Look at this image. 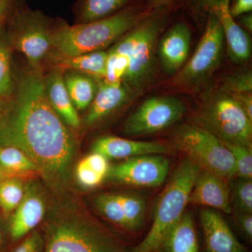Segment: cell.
<instances>
[{
  "label": "cell",
  "instance_id": "cell-36",
  "mask_svg": "<svg viewBox=\"0 0 252 252\" xmlns=\"http://www.w3.org/2000/svg\"><path fill=\"white\" fill-rule=\"evenodd\" d=\"M211 1L212 0H187L192 14L195 17L205 18V21Z\"/></svg>",
  "mask_w": 252,
  "mask_h": 252
},
{
  "label": "cell",
  "instance_id": "cell-7",
  "mask_svg": "<svg viewBox=\"0 0 252 252\" xmlns=\"http://www.w3.org/2000/svg\"><path fill=\"white\" fill-rule=\"evenodd\" d=\"M221 25L209 10L205 29L193 56L172 76L169 86L175 90L195 91L205 85L220 65L224 49Z\"/></svg>",
  "mask_w": 252,
  "mask_h": 252
},
{
  "label": "cell",
  "instance_id": "cell-6",
  "mask_svg": "<svg viewBox=\"0 0 252 252\" xmlns=\"http://www.w3.org/2000/svg\"><path fill=\"white\" fill-rule=\"evenodd\" d=\"M192 124L211 132L223 143L252 145V121L230 94H207Z\"/></svg>",
  "mask_w": 252,
  "mask_h": 252
},
{
  "label": "cell",
  "instance_id": "cell-14",
  "mask_svg": "<svg viewBox=\"0 0 252 252\" xmlns=\"http://www.w3.org/2000/svg\"><path fill=\"white\" fill-rule=\"evenodd\" d=\"M190 28L185 21L175 23L162 35L158 52L164 71L175 75L187 63L190 46Z\"/></svg>",
  "mask_w": 252,
  "mask_h": 252
},
{
  "label": "cell",
  "instance_id": "cell-15",
  "mask_svg": "<svg viewBox=\"0 0 252 252\" xmlns=\"http://www.w3.org/2000/svg\"><path fill=\"white\" fill-rule=\"evenodd\" d=\"M230 1L212 0L210 9L217 15L221 25L230 61L241 64L248 61L251 56L252 41L248 32L240 28L230 14Z\"/></svg>",
  "mask_w": 252,
  "mask_h": 252
},
{
  "label": "cell",
  "instance_id": "cell-27",
  "mask_svg": "<svg viewBox=\"0 0 252 252\" xmlns=\"http://www.w3.org/2000/svg\"><path fill=\"white\" fill-rule=\"evenodd\" d=\"M127 224L128 233H135L143 226L146 211V200L135 193H118Z\"/></svg>",
  "mask_w": 252,
  "mask_h": 252
},
{
  "label": "cell",
  "instance_id": "cell-43",
  "mask_svg": "<svg viewBox=\"0 0 252 252\" xmlns=\"http://www.w3.org/2000/svg\"><path fill=\"white\" fill-rule=\"evenodd\" d=\"M5 100H6V99H3L2 97H0V111L4 109L5 105H6V102Z\"/></svg>",
  "mask_w": 252,
  "mask_h": 252
},
{
  "label": "cell",
  "instance_id": "cell-44",
  "mask_svg": "<svg viewBox=\"0 0 252 252\" xmlns=\"http://www.w3.org/2000/svg\"><path fill=\"white\" fill-rule=\"evenodd\" d=\"M3 243V238L2 235H1V230H0V246L2 245Z\"/></svg>",
  "mask_w": 252,
  "mask_h": 252
},
{
  "label": "cell",
  "instance_id": "cell-2",
  "mask_svg": "<svg viewBox=\"0 0 252 252\" xmlns=\"http://www.w3.org/2000/svg\"><path fill=\"white\" fill-rule=\"evenodd\" d=\"M152 11L145 3L135 2L109 17L56 28L51 34L52 49L64 56L104 51Z\"/></svg>",
  "mask_w": 252,
  "mask_h": 252
},
{
  "label": "cell",
  "instance_id": "cell-42",
  "mask_svg": "<svg viewBox=\"0 0 252 252\" xmlns=\"http://www.w3.org/2000/svg\"><path fill=\"white\" fill-rule=\"evenodd\" d=\"M10 177H22L21 176L16 175L12 172L8 171L7 170L4 169V167L0 165V182L6 179L10 178Z\"/></svg>",
  "mask_w": 252,
  "mask_h": 252
},
{
  "label": "cell",
  "instance_id": "cell-30",
  "mask_svg": "<svg viewBox=\"0 0 252 252\" xmlns=\"http://www.w3.org/2000/svg\"><path fill=\"white\" fill-rule=\"evenodd\" d=\"M230 187L232 212L252 213V179L238 178Z\"/></svg>",
  "mask_w": 252,
  "mask_h": 252
},
{
  "label": "cell",
  "instance_id": "cell-28",
  "mask_svg": "<svg viewBox=\"0 0 252 252\" xmlns=\"http://www.w3.org/2000/svg\"><path fill=\"white\" fill-rule=\"evenodd\" d=\"M94 205L104 218L121 229L127 232L125 217L118 193L100 194L94 199Z\"/></svg>",
  "mask_w": 252,
  "mask_h": 252
},
{
  "label": "cell",
  "instance_id": "cell-41",
  "mask_svg": "<svg viewBox=\"0 0 252 252\" xmlns=\"http://www.w3.org/2000/svg\"><path fill=\"white\" fill-rule=\"evenodd\" d=\"M16 0H0V21L9 14L13 9Z\"/></svg>",
  "mask_w": 252,
  "mask_h": 252
},
{
  "label": "cell",
  "instance_id": "cell-8",
  "mask_svg": "<svg viewBox=\"0 0 252 252\" xmlns=\"http://www.w3.org/2000/svg\"><path fill=\"white\" fill-rule=\"evenodd\" d=\"M176 148L187 155L201 170L226 180L235 177V162L229 149L211 132L188 124L179 127L172 137Z\"/></svg>",
  "mask_w": 252,
  "mask_h": 252
},
{
  "label": "cell",
  "instance_id": "cell-12",
  "mask_svg": "<svg viewBox=\"0 0 252 252\" xmlns=\"http://www.w3.org/2000/svg\"><path fill=\"white\" fill-rule=\"evenodd\" d=\"M189 203L231 214L230 187L226 179L200 170L194 182Z\"/></svg>",
  "mask_w": 252,
  "mask_h": 252
},
{
  "label": "cell",
  "instance_id": "cell-10",
  "mask_svg": "<svg viewBox=\"0 0 252 252\" xmlns=\"http://www.w3.org/2000/svg\"><path fill=\"white\" fill-rule=\"evenodd\" d=\"M186 111L183 102L175 97H150L127 118L124 124V134L137 137L160 132L179 122Z\"/></svg>",
  "mask_w": 252,
  "mask_h": 252
},
{
  "label": "cell",
  "instance_id": "cell-13",
  "mask_svg": "<svg viewBox=\"0 0 252 252\" xmlns=\"http://www.w3.org/2000/svg\"><path fill=\"white\" fill-rule=\"evenodd\" d=\"M45 210V201L39 188L32 184L26 185L24 196L10 220L11 240L20 241L34 230L44 219Z\"/></svg>",
  "mask_w": 252,
  "mask_h": 252
},
{
  "label": "cell",
  "instance_id": "cell-29",
  "mask_svg": "<svg viewBox=\"0 0 252 252\" xmlns=\"http://www.w3.org/2000/svg\"><path fill=\"white\" fill-rule=\"evenodd\" d=\"M23 177H10L0 182V209L5 215L16 210L24 196L26 185Z\"/></svg>",
  "mask_w": 252,
  "mask_h": 252
},
{
  "label": "cell",
  "instance_id": "cell-22",
  "mask_svg": "<svg viewBox=\"0 0 252 252\" xmlns=\"http://www.w3.org/2000/svg\"><path fill=\"white\" fill-rule=\"evenodd\" d=\"M63 76L66 89L76 109L84 110L90 107L97 89L94 78L71 70H67Z\"/></svg>",
  "mask_w": 252,
  "mask_h": 252
},
{
  "label": "cell",
  "instance_id": "cell-26",
  "mask_svg": "<svg viewBox=\"0 0 252 252\" xmlns=\"http://www.w3.org/2000/svg\"><path fill=\"white\" fill-rule=\"evenodd\" d=\"M5 18L0 21V97L6 99L14 93L15 84L11 71L10 41L3 23Z\"/></svg>",
  "mask_w": 252,
  "mask_h": 252
},
{
  "label": "cell",
  "instance_id": "cell-20",
  "mask_svg": "<svg viewBox=\"0 0 252 252\" xmlns=\"http://www.w3.org/2000/svg\"><path fill=\"white\" fill-rule=\"evenodd\" d=\"M153 252H199L196 228L189 212L185 211L162 237Z\"/></svg>",
  "mask_w": 252,
  "mask_h": 252
},
{
  "label": "cell",
  "instance_id": "cell-25",
  "mask_svg": "<svg viewBox=\"0 0 252 252\" xmlns=\"http://www.w3.org/2000/svg\"><path fill=\"white\" fill-rule=\"evenodd\" d=\"M0 165L21 177L39 173L35 164L24 152L13 146H0Z\"/></svg>",
  "mask_w": 252,
  "mask_h": 252
},
{
  "label": "cell",
  "instance_id": "cell-16",
  "mask_svg": "<svg viewBox=\"0 0 252 252\" xmlns=\"http://www.w3.org/2000/svg\"><path fill=\"white\" fill-rule=\"evenodd\" d=\"M200 217L206 252H248L218 212L203 209Z\"/></svg>",
  "mask_w": 252,
  "mask_h": 252
},
{
  "label": "cell",
  "instance_id": "cell-35",
  "mask_svg": "<svg viewBox=\"0 0 252 252\" xmlns=\"http://www.w3.org/2000/svg\"><path fill=\"white\" fill-rule=\"evenodd\" d=\"M233 220L236 228L249 242L252 240V213L233 211Z\"/></svg>",
  "mask_w": 252,
  "mask_h": 252
},
{
  "label": "cell",
  "instance_id": "cell-34",
  "mask_svg": "<svg viewBox=\"0 0 252 252\" xmlns=\"http://www.w3.org/2000/svg\"><path fill=\"white\" fill-rule=\"evenodd\" d=\"M12 252H45L43 234L37 230H33L21 239Z\"/></svg>",
  "mask_w": 252,
  "mask_h": 252
},
{
  "label": "cell",
  "instance_id": "cell-17",
  "mask_svg": "<svg viewBox=\"0 0 252 252\" xmlns=\"http://www.w3.org/2000/svg\"><path fill=\"white\" fill-rule=\"evenodd\" d=\"M92 152L102 154L107 159H125L149 154L170 153L166 144L159 142L127 140L116 136H104L92 145Z\"/></svg>",
  "mask_w": 252,
  "mask_h": 252
},
{
  "label": "cell",
  "instance_id": "cell-39",
  "mask_svg": "<svg viewBox=\"0 0 252 252\" xmlns=\"http://www.w3.org/2000/svg\"><path fill=\"white\" fill-rule=\"evenodd\" d=\"M177 0H147L145 5L149 9L154 10L160 8L171 9Z\"/></svg>",
  "mask_w": 252,
  "mask_h": 252
},
{
  "label": "cell",
  "instance_id": "cell-1",
  "mask_svg": "<svg viewBox=\"0 0 252 252\" xmlns=\"http://www.w3.org/2000/svg\"><path fill=\"white\" fill-rule=\"evenodd\" d=\"M0 146L21 149L48 180L62 182L67 176L76 140L48 101L37 70L21 77L14 98L0 111Z\"/></svg>",
  "mask_w": 252,
  "mask_h": 252
},
{
  "label": "cell",
  "instance_id": "cell-9",
  "mask_svg": "<svg viewBox=\"0 0 252 252\" xmlns=\"http://www.w3.org/2000/svg\"><path fill=\"white\" fill-rule=\"evenodd\" d=\"M52 31L51 21L41 11L23 6L15 9L11 16V42L34 70L53 49Z\"/></svg>",
  "mask_w": 252,
  "mask_h": 252
},
{
  "label": "cell",
  "instance_id": "cell-37",
  "mask_svg": "<svg viewBox=\"0 0 252 252\" xmlns=\"http://www.w3.org/2000/svg\"><path fill=\"white\" fill-rule=\"evenodd\" d=\"M229 11L233 18L252 11V0H231Z\"/></svg>",
  "mask_w": 252,
  "mask_h": 252
},
{
  "label": "cell",
  "instance_id": "cell-38",
  "mask_svg": "<svg viewBox=\"0 0 252 252\" xmlns=\"http://www.w3.org/2000/svg\"><path fill=\"white\" fill-rule=\"evenodd\" d=\"M230 94L248 115L249 119L252 121V93Z\"/></svg>",
  "mask_w": 252,
  "mask_h": 252
},
{
  "label": "cell",
  "instance_id": "cell-5",
  "mask_svg": "<svg viewBox=\"0 0 252 252\" xmlns=\"http://www.w3.org/2000/svg\"><path fill=\"white\" fill-rule=\"evenodd\" d=\"M200 170L189 158L181 162L158 198L150 230L130 252L154 251L162 237L185 213L194 182Z\"/></svg>",
  "mask_w": 252,
  "mask_h": 252
},
{
  "label": "cell",
  "instance_id": "cell-3",
  "mask_svg": "<svg viewBox=\"0 0 252 252\" xmlns=\"http://www.w3.org/2000/svg\"><path fill=\"white\" fill-rule=\"evenodd\" d=\"M170 13L169 8L153 10L111 47L128 59L122 83L132 96L143 94L156 80L158 39L170 21Z\"/></svg>",
  "mask_w": 252,
  "mask_h": 252
},
{
  "label": "cell",
  "instance_id": "cell-11",
  "mask_svg": "<svg viewBox=\"0 0 252 252\" xmlns=\"http://www.w3.org/2000/svg\"><path fill=\"white\" fill-rule=\"evenodd\" d=\"M170 164L169 159L160 154L129 158L110 166L105 180L130 187L155 188L166 180Z\"/></svg>",
  "mask_w": 252,
  "mask_h": 252
},
{
  "label": "cell",
  "instance_id": "cell-33",
  "mask_svg": "<svg viewBox=\"0 0 252 252\" xmlns=\"http://www.w3.org/2000/svg\"><path fill=\"white\" fill-rule=\"evenodd\" d=\"M220 90L229 94L252 93V71L250 69H243L227 76L222 81Z\"/></svg>",
  "mask_w": 252,
  "mask_h": 252
},
{
  "label": "cell",
  "instance_id": "cell-18",
  "mask_svg": "<svg viewBox=\"0 0 252 252\" xmlns=\"http://www.w3.org/2000/svg\"><path fill=\"white\" fill-rule=\"evenodd\" d=\"M97 89L86 115L85 124L94 126L115 112L132 97L127 88L122 84H110L97 80Z\"/></svg>",
  "mask_w": 252,
  "mask_h": 252
},
{
  "label": "cell",
  "instance_id": "cell-31",
  "mask_svg": "<svg viewBox=\"0 0 252 252\" xmlns=\"http://www.w3.org/2000/svg\"><path fill=\"white\" fill-rule=\"evenodd\" d=\"M223 144L229 149L234 159L235 177L252 179V146L240 144Z\"/></svg>",
  "mask_w": 252,
  "mask_h": 252
},
{
  "label": "cell",
  "instance_id": "cell-24",
  "mask_svg": "<svg viewBox=\"0 0 252 252\" xmlns=\"http://www.w3.org/2000/svg\"><path fill=\"white\" fill-rule=\"evenodd\" d=\"M109 167L107 158L92 152L77 164L76 177L78 182L85 188H94L105 180Z\"/></svg>",
  "mask_w": 252,
  "mask_h": 252
},
{
  "label": "cell",
  "instance_id": "cell-19",
  "mask_svg": "<svg viewBox=\"0 0 252 252\" xmlns=\"http://www.w3.org/2000/svg\"><path fill=\"white\" fill-rule=\"evenodd\" d=\"M62 69H54L44 78L46 97L55 112L69 127L78 129L81 125L80 118L73 104L65 84Z\"/></svg>",
  "mask_w": 252,
  "mask_h": 252
},
{
  "label": "cell",
  "instance_id": "cell-40",
  "mask_svg": "<svg viewBox=\"0 0 252 252\" xmlns=\"http://www.w3.org/2000/svg\"><path fill=\"white\" fill-rule=\"evenodd\" d=\"M235 21L238 23L240 28L244 31L252 33V12L240 15L238 17L234 18Z\"/></svg>",
  "mask_w": 252,
  "mask_h": 252
},
{
  "label": "cell",
  "instance_id": "cell-21",
  "mask_svg": "<svg viewBox=\"0 0 252 252\" xmlns=\"http://www.w3.org/2000/svg\"><path fill=\"white\" fill-rule=\"evenodd\" d=\"M53 57L61 69L65 68L68 70L83 73L97 80L103 79L105 76L107 51H96L74 56H64L55 52Z\"/></svg>",
  "mask_w": 252,
  "mask_h": 252
},
{
  "label": "cell",
  "instance_id": "cell-4",
  "mask_svg": "<svg viewBox=\"0 0 252 252\" xmlns=\"http://www.w3.org/2000/svg\"><path fill=\"white\" fill-rule=\"evenodd\" d=\"M43 236L45 252H128L110 230L80 215L54 217L46 223Z\"/></svg>",
  "mask_w": 252,
  "mask_h": 252
},
{
  "label": "cell",
  "instance_id": "cell-32",
  "mask_svg": "<svg viewBox=\"0 0 252 252\" xmlns=\"http://www.w3.org/2000/svg\"><path fill=\"white\" fill-rule=\"evenodd\" d=\"M128 59L110 49L107 51L105 76L102 80L110 84H122L128 68Z\"/></svg>",
  "mask_w": 252,
  "mask_h": 252
},
{
  "label": "cell",
  "instance_id": "cell-23",
  "mask_svg": "<svg viewBox=\"0 0 252 252\" xmlns=\"http://www.w3.org/2000/svg\"><path fill=\"white\" fill-rule=\"evenodd\" d=\"M135 2V0H78L77 23L109 17Z\"/></svg>",
  "mask_w": 252,
  "mask_h": 252
}]
</instances>
